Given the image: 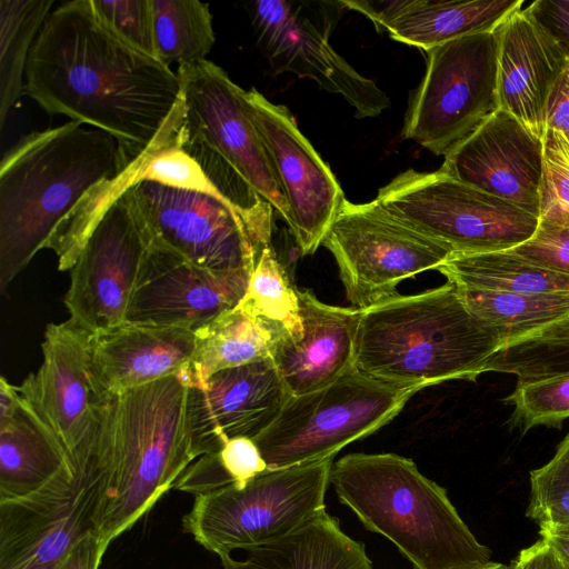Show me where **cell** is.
<instances>
[{
    "label": "cell",
    "instance_id": "obj_1",
    "mask_svg": "<svg viewBox=\"0 0 569 569\" xmlns=\"http://www.w3.org/2000/svg\"><path fill=\"white\" fill-rule=\"evenodd\" d=\"M24 94L116 138L131 159L174 134L184 107L177 71L113 33L91 0L48 14L29 54Z\"/></svg>",
    "mask_w": 569,
    "mask_h": 569
},
{
    "label": "cell",
    "instance_id": "obj_2",
    "mask_svg": "<svg viewBox=\"0 0 569 569\" xmlns=\"http://www.w3.org/2000/svg\"><path fill=\"white\" fill-rule=\"evenodd\" d=\"M109 133L68 121L19 139L0 163V289L41 249L68 271L132 162Z\"/></svg>",
    "mask_w": 569,
    "mask_h": 569
},
{
    "label": "cell",
    "instance_id": "obj_3",
    "mask_svg": "<svg viewBox=\"0 0 569 569\" xmlns=\"http://www.w3.org/2000/svg\"><path fill=\"white\" fill-rule=\"evenodd\" d=\"M186 369L148 385L104 390L72 460L106 545L131 528L196 459L187 428Z\"/></svg>",
    "mask_w": 569,
    "mask_h": 569
},
{
    "label": "cell",
    "instance_id": "obj_4",
    "mask_svg": "<svg viewBox=\"0 0 569 569\" xmlns=\"http://www.w3.org/2000/svg\"><path fill=\"white\" fill-rule=\"evenodd\" d=\"M507 339L472 312L447 282L396 296L361 312L355 368L418 391L450 380H476Z\"/></svg>",
    "mask_w": 569,
    "mask_h": 569
},
{
    "label": "cell",
    "instance_id": "obj_5",
    "mask_svg": "<svg viewBox=\"0 0 569 569\" xmlns=\"http://www.w3.org/2000/svg\"><path fill=\"white\" fill-rule=\"evenodd\" d=\"M330 482L366 529L391 541L413 569H470L491 562L445 488L397 453H350Z\"/></svg>",
    "mask_w": 569,
    "mask_h": 569
},
{
    "label": "cell",
    "instance_id": "obj_6",
    "mask_svg": "<svg viewBox=\"0 0 569 569\" xmlns=\"http://www.w3.org/2000/svg\"><path fill=\"white\" fill-rule=\"evenodd\" d=\"M183 118L176 142L232 203L272 224H291L289 204L250 119L246 91L209 60L178 66Z\"/></svg>",
    "mask_w": 569,
    "mask_h": 569
},
{
    "label": "cell",
    "instance_id": "obj_7",
    "mask_svg": "<svg viewBox=\"0 0 569 569\" xmlns=\"http://www.w3.org/2000/svg\"><path fill=\"white\" fill-rule=\"evenodd\" d=\"M333 458L267 469L244 486L194 496L182 527L218 557L282 538L326 510Z\"/></svg>",
    "mask_w": 569,
    "mask_h": 569
},
{
    "label": "cell",
    "instance_id": "obj_8",
    "mask_svg": "<svg viewBox=\"0 0 569 569\" xmlns=\"http://www.w3.org/2000/svg\"><path fill=\"white\" fill-rule=\"evenodd\" d=\"M417 392L352 368L323 388L290 395L278 418L252 440L268 469L335 457L388 425Z\"/></svg>",
    "mask_w": 569,
    "mask_h": 569
},
{
    "label": "cell",
    "instance_id": "obj_9",
    "mask_svg": "<svg viewBox=\"0 0 569 569\" xmlns=\"http://www.w3.org/2000/svg\"><path fill=\"white\" fill-rule=\"evenodd\" d=\"M386 211L459 253L512 249L536 231L539 217L442 171L408 169L378 191Z\"/></svg>",
    "mask_w": 569,
    "mask_h": 569
},
{
    "label": "cell",
    "instance_id": "obj_10",
    "mask_svg": "<svg viewBox=\"0 0 569 569\" xmlns=\"http://www.w3.org/2000/svg\"><path fill=\"white\" fill-rule=\"evenodd\" d=\"M498 31L468 34L427 50L402 134L446 156L500 109Z\"/></svg>",
    "mask_w": 569,
    "mask_h": 569
},
{
    "label": "cell",
    "instance_id": "obj_11",
    "mask_svg": "<svg viewBox=\"0 0 569 569\" xmlns=\"http://www.w3.org/2000/svg\"><path fill=\"white\" fill-rule=\"evenodd\" d=\"M322 246L336 259L347 300L365 310L396 296L403 280L437 270L453 253L386 211L376 200L343 201Z\"/></svg>",
    "mask_w": 569,
    "mask_h": 569
},
{
    "label": "cell",
    "instance_id": "obj_12",
    "mask_svg": "<svg viewBox=\"0 0 569 569\" xmlns=\"http://www.w3.org/2000/svg\"><path fill=\"white\" fill-rule=\"evenodd\" d=\"M152 239L217 272L251 273L272 226L232 202L151 181L131 187Z\"/></svg>",
    "mask_w": 569,
    "mask_h": 569
},
{
    "label": "cell",
    "instance_id": "obj_13",
    "mask_svg": "<svg viewBox=\"0 0 569 569\" xmlns=\"http://www.w3.org/2000/svg\"><path fill=\"white\" fill-rule=\"evenodd\" d=\"M152 236L131 188L107 209L70 269L69 320L94 335L127 321Z\"/></svg>",
    "mask_w": 569,
    "mask_h": 569
},
{
    "label": "cell",
    "instance_id": "obj_14",
    "mask_svg": "<svg viewBox=\"0 0 569 569\" xmlns=\"http://www.w3.org/2000/svg\"><path fill=\"white\" fill-rule=\"evenodd\" d=\"M250 119L289 204V227L303 256L320 244L346 200L328 164L301 133L291 113L254 88L246 91Z\"/></svg>",
    "mask_w": 569,
    "mask_h": 569
},
{
    "label": "cell",
    "instance_id": "obj_15",
    "mask_svg": "<svg viewBox=\"0 0 569 569\" xmlns=\"http://www.w3.org/2000/svg\"><path fill=\"white\" fill-rule=\"evenodd\" d=\"M92 333L69 319L49 323L42 363L17 390L58 439L70 463L88 436L104 391L92 358Z\"/></svg>",
    "mask_w": 569,
    "mask_h": 569
},
{
    "label": "cell",
    "instance_id": "obj_16",
    "mask_svg": "<svg viewBox=\"0 0 569 569\" xmlns=\"http://www.w3.org/2000/svg\"><path fill=\"white\" fill-rule=\"evenodd\" d=\"M249 13L257 42L273 70L309 78L321 89L340 94L358 118L377 117L390 106L376 82L337 53L328 37L291 2L256 1Z\"/></svg>",
    "mask_w": 569,
    "mask_h": 569
},
{
    "label": "cell",
    "instance_id": "obj_17",
    "mask_svg": "<svg viewBox=\"0 0 569 569\" xmlns=\"http://www.w3.org/2000/svg\"><path fill=\"white\" fill-rule=\"evenodd\" d=\"M91 532L86 487L63 470L30 495L0 500V569H56Z\"/></svg>",
    "mask_w": 569,
    "mask_h": 569
},
{
    "label": "cell",
    "instance_id": "obj_18",
    "mask_svg": "<svg viewBox=\"0 0 569 569\" xmlns=\"http://www.w3.org/2000/svg\"><path fill=\"white\" fill-rule=\"evenodd\" d=\"M249 277L202 268L152 239L126 322L197 331L238 306Z\"/></svg>",
    "mask_w": 569,
    "mask_h": 569
},
{
    "label": "cell",
    "instance_id": "obj_19",
    "mask_svg": "<svg viewBox=\"0 0 569 569\" xmlns=\"http://www.w3.org/2000/svg\"><path fill=\"white\" fill-rule=\"evenodd\" d=\"M289 397L271 358L221 370L189 386L186 417L196 459L229 439H254L278 418Z\"/></svg>",
    "mask_w": 569,
    "mask_h": 569
},
{
    "label": "cell",
    "instance_id": "obj_20",
    "mask_svg": "<svg viewBox=\"0 0 569 569\" xmlns=\"http://www.w3.org/2000/svg\"><path fill=\"white\" fill-rule=\"evenodd\" d=\"M543 140L499 109L446 156L440 171L539 217Z\"/></svg>",
    "mask_w": 569,
    "mask_h": 569
},
{
    "label": "cell",
    "instance_id": "obj_21",
    "mask_svg": "<svg viewBox=\"0 0 569 569\" xmlns=\"http://www.w3.org/2000/svg\"><path fill=\"white\" fill-rule=\"evenodd\" d=\"M497 31L500 109L543 139L548 98L567 57L528 7L506 17Z\"/></svg>",
    "mask_w": 569,
    "mask_h": 569
},
{
    "label": "cell",
    "instance_id": "obj_22",
    "mask_svg": "<svg viewBox=\"0 0 569 569\" xmlns=\"http://www.w3.org/2000/svg\"><path fill=\"white\" fill-rule=\"evenodd\" d=\"M302 336L282 331L271 359L291 396L328 386L355 368L358 327L362 310L320 301L309 290H297Z\"/></svg>",
    "mask_w": 569,
    "mask_h": 569
},
{
    "label": "cell",
    "instance_id": "obj_23",
    "mask_svg": "<svg viewBox=\"0 0 569 569\" xmlns=\"http://www.w3.org/2000/svg\"><path fill=\"white\" fill-rule=\"evenodd\" d=\"M342 6L366 16L378 32L391 39L429 50L448 41L493 30L522 7V0H380L342 1Z\"/></svg>",
    "mask_w": 569,
    "mask_h": 569
},
{
    "label": "cell",
    "instance_id": "obj_24",
    "mask_svg": "<svg viewBox=\"0 0 569 569\" xmlns=\"http://www.w3.org/2000/svg\"><path fill=\"white\" fill-rule=\"evenodd\" d=\"M96 375L107 391L119 392L179 372L196 349L194 331L124 322L92 335Z\"/></svg>",
    "mask_w": 569,
    "mask_h": 569
},
{
    "label": "cell",
    "instance_id": "obj_25",
    "mask_svg": "<svg viewBox=\"0 0 569 569\" xmlns=\"http://www.w3.org/2000/svg\"><path fill=\"white\" fill-rule=\"evenodd\" d=\"M243 559L220 556L222 569H373L365 545L321 511L277 540L251 547Z\"/></svg>",
    "mask_w": 569,
    "mask_h": 569
},
{
    "label": "cell",
    "instance_id": "obj_26",
    "mask_svg": "<svg viewBox=\"0 0 569 569\" xmlns=\"http://www.w3.org/2000/svg\"><path fill=\"white\" fill-rule=\"evenodd\" d=\"M63 470L74 471L66 451L19 396L0 415V500L30 495Z\"/></svg>",
    "mask_w": 569,
    "mask_h": 569
},
{
    "label": "cell",
    "instance_id": "obj_27",
    "mask_svg": "<svg viewBox=\"0 0 569 569\" xmlns=\"http://www.w3.org/2000/svg\"><path fill=\"white\" fill-rule=\"evenodd\" d=\"M279 326L254 319L237 307L194 331L196 349L184 367L190 386L229 368L271 358Z\"/></svg>",
    "mask_w": 569,
    "mask_h": 569
},
{
    "label": "cell",
    "instance_id": "obj_28",
    "mask_svg": "<svg viewBox=\"0 0 569 569\" xmlns=\"http://www.w3.org/2000/svg\"><path fill=\"white\" fill-rule=\"evenodd\" d=\"M437 271L460 289L512 293L569 291V276L538 267L511 250L453 252Z\"/></svg>",
    "mask_w": 569,
    "mask_h": 569
},
{
    "label": "cell",
    "instance_id": "obj_29",
    "mask_svg": "<svg viewBox=\"0 0 569 569\" xmlns=\"http://www.w3.org/2000/svg\"><path fill=\"white\" fill-rule=\"evenodd\" d=\"M54 0H0V129L24 94L32 46Z\"/></svg>",
    "mask_w": 569,
    "mask_h": 569
},
{
    "label": "cell",
    "instance_id": "obj_30",
    "mask_svg": "<svg viewBox=\"0 0 569 569\" xmlns=\"http://www.w3.org/2000/svg\"><path fill=\"white\" fill-rule=\"evenodd\" d=\"M458 290L472 312L502 330L507 345L569 317V291L512 293Z\"/></svg>",
    "mask_w": 569,
    "mask_h": 569
},
{
    "label": "cell",
    "instance_id": "obj_31",
    "mask_svg": "<svg viewBox=\"0 0 569 569\" xmlns=\"http://www.w3.org/2000/svg\"><path fill=\"white\" fill-rule=\"evenodd\" d=\"M157 56L178 66L206 60L216 37L209 4L198 0H151Z\"/></svg>",
    "mask_w": 569,
    "mask_h": 569
},
{
    "label": "cell",
    "instance_id": "obj_32",
    "mask_svg": "<svg viewBox=\"0 0 569 569\" xmlns=\"http://www.w3.org/2000/svg\"><path fill=\"white\" fill-rule=\"evenodd\" d=\"M297 290L273 248L268 246L259 253L237 308L254 319L281 327L297 340L302 336Z\"/></svg>",
    "mask_w": 569,
    "mask_h": 569
},
{
    "label": "cell",
    "instance_id": "obj_33",
    "mask_svg": "<svg viewBox=\"0 0 569 569\" xmlns=\"http://www.w3.org/2000/svg\"><path fill=\"white\" fill-rule=\"evenodd\" d=\"M511 373L518 381L569 373V317L509 342L486 367Z\"/></svg>",
    "mask_w": 569,
    "mask_h": 569
},
{
    "label": "cell",
    "instance_id": "obj_34",
    "mask_svg": "<svg viewBox=\"0 0 569 569\" xmlns=\"http://www.w3.org/2000/svg\"><path fill=\"white\" fill-rule=\"evenodd\" d=\"M267 469L256 442L237 437L226 441L220 449L194 459L174 488L198 496L230 485L244 486Z\"/></svg>",
    "mask_w": 569,
    "mask_h": 569
},
{
    "label": "cell",
    "instance_id": "obj_35",
    "mask_svg": "<svg viewBox=\"0 0 569 569\" xmlns=\"http://www.w3.org/2000/svg\"><path fill=\"white\" fill-rule=\"evenodd\" d=\"M512 423L523 432L538 426H559L569 418V373L517 381L507 398Z\"/></svg>",
    "mask_w": 569,
    "mask_h": 569
},
{
    "label": "cell",
    "instance_id": "obj_36",
    "mask_svg": "<svg viewBox=\"0 0 569 569\" xmlns=\"http://www.w3.org/2000/svg\"><path fill=\"white\" fill-rule=\"evenodd\" d=\"M526 516L539 528L569 523V435L546 465L530 472Z\"/></svg>",
    "mask_w": 569,
    "mask_h": 569
},
{
    "label": "cell",
    "instance_id": "obj_37",
    "mask_svg": "<svg viewBox=\"0 0 569 569\" xmlns=\"http://www.w3.org/2000/svg\"><path fill=\"white\" fill-rule=\"evenodd\" d=\"M539 220L569 228V140L553 129L543 136Z\"/></svg>",
    "mask_w": 569,
    "mask_h": 569
},
{
    "label": "cell",
    "instance_id": "obj_38",
    "mask_svg": "<svg viewBox=\"0 0 569 569\" xmlns=\"http://www.w3.org/2000/svg\"><path fill=\"white\" fill-rule=\"evenodd\" d=\"M91 3L99 19L113 33L137 50L158 59L151 0H91Z\"/></svg>",
    "mask_w": 569,
    "mask_h": 569
},
{
    "label": "cell",
    "instance_id": "obj_39",
    "mask_svg": "<svg viewBox=\"0 0 569 569\" xmlns=\"http://www.w3.org/2000/svg\"><path fill=\"white\" fill-rule=\"evenodd\" d=\"M543 269L569 276V228L539 220L535 233L509 249Z\"/></svg>",
    "mask_w": 569,
    "mask_h": 569
},
{
    "label": "cell",
    "instance_id": "obj_40",
    "mask_svg": "<svg viewBox=\"0 0 569 569\" xmlns=\"http://www.w3.org/2000/svg\"><path fill=\"white\" fill-rule=\"evenodd\" d=\"M528 8L569 58V0H537Z\"/></svg>",
    "mask_w": 569,
    "mask_h": 569
},
{
    "label": "cell",
    "instance_id": "obj_41",
    "mask_svg": "<svg viewBox=\"0 0 569 569\" xmlns=\"http://www.w3.org/2000/svg\"><path fill=\"white\" fill-rule=\"evenodd\" d=\"M546 129L559 131L569 140V58L548 98Z\"/></svg>",
    "mask_w": 569,
    "mask_h": 569
},
{
    "label": "cell",
    "instance_id": "obj_42",
    "mask_svg": "<svg viewBox=\"0 0 569 569\" xmlns=\"http://www.w3.org/2000/svg\"><path fill=\"white\" fill-rule=\"evenodd\" d=\"M108 546L96 532L81 539L56 569H98Z\"/></svg>",
    "mask_w": 569,
    "mask_h": 569
},
{
    "label": "cell",
    "instance_id": "obj_43",
    "mask_svg": "<svg viewBox=\"0 0 569 569\" xmlns=\"http://www.w3.org/2000/svg\"><path fill=\"white\" fill-rule=\"evenodd\" d=\"M512 563L515 569H568L543 539L522 549Z\"/></svg>",
    "mask_w": 569,
    "mask_h": 569
},
{
    "label": "cell",
    "instance_id": "obj_44",
    "mask_svg": "<svg viewBox=\"0 0 569 569\" xmlns=\"http://www.w3.org/2000/svg\"><path fill=\"white\" fill-rule=\"evenodd\" d=\"M539 535L569 566V523L539 528Z\"/></svg>",
    "mask_w": 569,
    "mask_h": 569
},
{
    "label": "cell",
    "instance_id": "obj_45",
    "mask_svg": "<svg viewBox=\"0 0 569 569\" xmlns=\"http://www.w3.org/2000/svg\"><path fill=\"white\" fill-rule=\"evenodd\" d=\"M510 567H511V563L505 565V563L491 561L487 565H482V566L470 568V569H510Z\"/></svg>",
    "mask_w": 569,
    "mask_h": 569
},
{
    "label": "cell",
    "instance_id": "obj_46",
    "mask_svg": "<svg viewBox=\"0 0 569 569\" xmlns=\"http://www.w3.org/2000/svg\"><path fill=\"white\" fill-rule=\"evenodd\" d=\"M510 563H511V567H510V569H515V568H513V563H512V561H511Z\"/></svg>",
    "mask_w": 569,
    "mask_h": 569
},
{
    "label": "cell",
    "instance_id": "obj_47",
    "mask_svg": "<svg viewBox=\"0 0 569 569\" xmlns=\"http://www.w3.org/2000/svg\"><path fill=\"white\" fill-rule=\"evenodd\" d=\"M566 566H567V565H566ZM567 567H568V569H569V566H567Z\"/></svg>",
    "mask_w": 569,
    "mask_h": 569
}]
</instances>
